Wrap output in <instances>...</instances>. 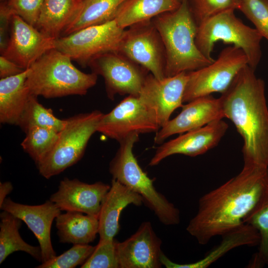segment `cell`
<instances>
[{
  "label": "cell",
  "mask_w": 268,
  "mask_h": 268,
  "mask_svg": "<svg viewBox=\"0 0 268 268\" xmlns=\"http://www.w3.org/2000/svg\"><path fill=\"white\" fill-rule=\"evenodd\" d=\"M82 3V0H44L35 27L49 37L59 38Z\"/></svg>",
  "instance_id": "obj_24"
},
{
  "label": "cell",
  "mask_w": 268,
  "mask_h": 268,
  "mask_svg": "<svg viewBox=\"0 0 268 268\" xmlns=\"http://www.w3.org/2000/svg\"><path fill=\"white\" fill-rule=\"evenodd\" d=\"M13 190L12 184L9 182L0 183V207L6 198V196Z\"/></svg>",
  "instance_id": "obj_38"
},
{
  "label": "cell",
  "mask_w": 268,
  "mask_h": 268,
  "mask_svg": "<svg viewBox=\"0 0 268 268\" xmlns=\"http://www.w3.org/2000/svg\"><path fill=\"white\" fill-rule=\"evenodd\" d=\"M72 61L56 48L44 53L28 68L25 84L29 93L46 98L85 95L98 75L80 71Z\"/></svg>",
  "instance_id": "obj_4"
},
{
  "label": "cell",
  "mask_w": 268,
  "mask_h": 268,
  "mask_svg": "<svg viewBox=\"0 0 268 268\" xmlns=\"http://www.w3.org/2000/svg\"></svg>",
  "instance_id": "obj_40"
},
{
  "label": "cell",
  "mask_w": 268,
  "mask_h": 268,
  "mask_svg": "<svg viewBox=\"0 0 268 268\" xmlns=\"http://www.w3.org/2000/svg\"><path fill=\"white\" fill-rule=\"evenodd\" d=\"M268 41V0H241L239 9Z\"/></svg>",
  "instance_id": "obj_34"
},
{
  "label": "cell",
  "mask_w": 268,
  "mask_h": 268,
  "mask_svg": "<svg viewBox=\"0 0 268 268\" xmlns=\"http://www.w3.org/2000/svg\"><path fill=\"white\" fill-rule=\"evenodd\" d=\"M139 134H133L119 142V147L109 164L113 179L139 195L143 203L152 210L159 221L166 225L178 224L180 212L154 186L155 179L150 178L143 171L133 149Z\"/></svg>",
  "instance_id": "obj_5"
},
{
  "label": "cell",
  "mask_w": 268,
  "mask_h": 268,
  "mask_svg": "<svg viewBox=\"0 0 268 268\" xmlns=\"http://www.w3.org/2000/svg\"><path fill=\"white\" fill-rule=\"evenodd\" d=\"M55 40L13 14L9 39L0 55L26 69L46 52L55 48Z\"/></svg>",
  "instance_id": "obj_14"
},
{
  "label": "cell",
  "mask_w": 268,
  "mask_h": 268,
  "mask_svg": "<svg viewBox=\"0 0 268 268\" xmlns=\"http://www.w3.org/2000/svg\"><path fill=\"white\" fill-rule=\"evenodd\" d=\"M177 0H126L117 10L114 19L126 29L134 24L152 20L156 16L176 9Z\"/></svg>",
  "instance_id": "obj_25"
},
{
  "label": "cell",
  "mask_w": 268,
  "mask_h": 268,
  "mask_svg": "<svg viewBox=\"0 0 268 268\" xmlns=\"http://www.w3.org/2000/svg\"><path fill=\"white\" fill-rule=\"evenodd\" d=\"M125 30L113 19L61 36L56 39L55 48L85 67L99 55L118 53Z\"/></svg>",
  "instance_id": "obj_9"
},
{
  "label": "cell",
  "mask_w": 268,
  "mask_h": 268,
  "mask_svg": "<svg viewBox=\"0 0 268 268\" xmlns=\"http://www.w3.org/2000/svg\"><path fill=\"white\" fill-rule=\"evenodd\" d=\"M0 208L21 219L33 232L39 243L42 263L57 256L52 244L51 230L53 220L61 210L55 203L49 200L40 205H30L6 198Z\"/></svg>",
  "instance_id": "obj_17"
},
{
  "label": "cell",
  "mask_w": 268,
  "mask_h": 268,
  "mask_svg": "<svg viewBox=\"0 0 268 268\" xmlns=\"http://www.w3.org/2000/svg\"><path fill=\"white\" fill-rule=\"evenodd\" d=\"M0 264L9 255L17 251L26 252L41 262L40 246L29 245L20 235L19 230L22 220L6 211L0 213Z\"/></svg>",
  "instance_id": "obj_27"
},
{
  "label": "cell",
  "mask_w": 268,
  "mask_h": 268,
  "mask_svg": "<svg viewBox=\"0 0 268 268\" xmlns=\"http://www.w3.org/2000/svg\"><path fill=\"white\" fill-rule=\"evenodd\" d=\"M114 239H100L98 244L81 268H119Z\"/></svg>",
  "instance_id": "obj_32"
},
{
  "label": "cell",
  "mask_w": 268,
  "mask_h": 268,
  "mask_svg": "<svg viewBox=\"0 0 268 268\" xmlns=\"http://www.w3.org/2000/svg\"><path fill=\"white\" fill-rule=\"evenodd\" d=\"M119 53L140 66L159 79L165 77V52L152 20L125 30Z\"/></svg>",
  "instance_id": "obj_10"
},
{
  "label": "cell",
  "mask_w": 268,
  "mask_h": 268,
  "mask_svg": "<svg viewBox=\"0 0 268 268\" xmlns=\"http://www.w3.org/2000/svg\"><path fill=\"white\" fill-rule=\"evenodd\" d=\"M66 119L56 117L51 109L45 108L39 103L37 97L30 94L17 126L25 133L29 129L39 127L61 131Z\"/></svg>",
  "instance_id": "obj_29"
},
{
  "label": "cell",
  "mask_w": 268,
  "mask_h": 268,
  "mask_svg": "<svg viewBox=\"0 0 268 268\" xmlns=\"http://www.w3.org/2000/svg\"><path fill=\"white\" fill-rule=\"evenodd\" d=\"M95 246L88 244H75L61 255L44 262L37 268H73L81 266L90 257Z\"/></svg>",
  "instance_id": "obj_31"
},
{
  "label": "cell",
  "mask_w": 268,
  "mask_h": 268,
  "mask_svg": "<svg viewBox=\"0 0 268 268\" xmlns=\"http://www.w3.org/2000/svg\"><path fill=\"white\" fill-rule=\"evenodd\" d=\"M28 68L0 80V122L17 126L30 93L26 86Z\"/></svg>",
  "instance_id": "obj_22"
},
{
  "label": "cell",
  "mask_w": 268,
  "mask_h": 268,
  "mask_svg": "<svg viewBox=\"0 0 268 268\" xmlns=\"http://www.w3.org/2000/svg\"><path fill=\"white\" fill-rule=\"evenodd\" d=\"M161 240L155 233L151 223L141 224L137 231L122 242H117L119 268H159Z\"/></svg>",
  "instance_id": "obj_16"
},
{
  "label": "cell",
  "mask_w": 268,
  "mask_h": 268,
  "mask_svg": "<svg viewBox=\"0 0 268 268\" xmlns=\"http://www.w3.org/2000/svg\"><path fill=\"white\" fill-rule=\"evenodd\" d=\"M188 78L187 72L161 79L150 73L147 75L138 97L153 114L160 128L175 110L183 106Z\"/></svg>",
  "instance_id": "obj_13"
},
{
  "label": "cell",
  "mask_w": 268,
  "mask_h": 268,
  "mask_svg": "<svg viewBox=\"0 0 268 268\" xmlns=\"http://www.w3.org/2000/svg\"><path fill=\"white\" fill-rule=\"evenodd\" d=\"M160 129L153 114L138 96L128 95L103 114L97 132L119 143L131 134L156 133Z\"/></svg>",
  "instance_id": "obj_11"
},
{
  "label": "cell",
  "mask_w": 268,
  "mask_h": 268,
  "mask_svg": "<svg viewBox=\"0 0 268 268\" xmlns=\"http://www.w3.org/2000/svg\"><path fill=\"white\" fill-rule=\"evenodd\" d=\"M92 72L102 76L107 95L138 96L148 71L123 55L109 52L96 57L89 64Z\"/></svg>",
  "instance_id": "obj_12"
},
{
  "label": "cell",
  "mask_w": 268,
  "mask_h": 268,
  "mask_svg": "<svg viewBox=\"0 0 268 268\" xmlns=\"http://www.w3.org/2000/svg\"><path fill=\"white\" fill-rule=\"evenodd\" d=\"M77 211H66L56 218L59 241L63 243L89 244L99 231L98 217Z\"/></svg>",
  "instance_id": "obj_23"
},
{
  "label": "cell",
  "mask_w": 268,
  "mask_h": 268,
  "mask_svg": "<svg viewBox=\"0 0 268 268\" xmlns=\"http://www.w3.org/2000/svg\"><path fill=\"white\" fill-rule=\"evenodd\" d=\"M25 133L21 145L36 164L53 149L59 135V132L39 127H32Z\"/></svg>",
  "instance_id": "obj_30"
},
{
  "label": "cell",
  "mask_w": 268,
  "mask_h": 268,
  "mask_svg": "<svg viewBox=\"0 0 268 268\" xmlns=\"http://www.w3.org/2000/svg\"><path fill=\"white\" fill-rule=\"evenodd\" d=\"M247 65H249L248 60L242 50L233 45L225 48L210 64L187 72L183 102L214 92L223 93Z\"/></svg>",
  "instance_id": "obj_8"
},
{
  "label": "cell",
  "mask_w": 268,
  "mask_h": 268,
  "mask_svg": "<svg viewBox=\"0 0 268 268\" xmlns=\"http://www.w3.org/2000/svg\"><path fill=\"white\" fill-rule=\"evenodd\" d=\"M126 0H82L80 8L66 27L64 36L86 27L114 19L122 4Z\"/></svg>",
  "instance_id": "obj_26"
},
{
  "label": "cell",
  "mask_w": 268,
  "mask_h": 268,
  "mask_svg": "<svg viewBox=\"0 0 268 268\" xmlns=\"http://www.w3.org/2000/svg\"><path fill=\"white\" fill-rule=\"evenodd\" d=\"M44 0H7L4 3L13 14L35 27Z\"/></svg>",
  "instance_id": "obj_35"
},
{
  "label": "cell",
  "mask_w": 268,
  "mask_h": 268,
  "mask_svg": "<svg viewBox=\"0 0 268 268\" xmlns=\"http://www.w3.org/2000/svg\"><path fill=\"white\" fill-rule=\"evenodd\" d=\"M177 0L178 1L180 2H181V1H182V0Z\"/></svg>",
  "instance_id": "obj_39"
},
{
  "label": "cell",
  "mask_w": 268,
  "mask_h": 268,
  "mask_svg": "<svg viewBox=\"0 0 268 268\" xmlns=\"http://www.w3.org/2000/svg\"><path fill=\"white\" fill-rule=\"evenodd\" d=\"M143 202L139 195L112 179L98 215L100 239H114L119 230V218L122 210L129 204L140 206Z\"/></svg>",
  "instance_id": "obj_20"
},
{
  "label": "cell",
  "mask_w": 268,
  "mask_h": 268,
  "mask_svg": "<svg viewBox=\"0 0 268 268\" xmlns=\"http://www.w3.org/2000/svg\"><path fill=\"white\" fill-rule=\"evenodd\" d=\"M103 114L99 110H94L66 119L55 146L36 164L40 175L49 179L80 160L89 140L97 132Z\"/></svg>",
  "instance_id": "obj_7"
},
{
  "label": "cell",
  "mask_w": 268,
  "mask_h": 268,
  "mask_svg": "<svg viewBox=\"0 0 268 268\" xmlns=\"http://www.w3.org/2000/svg\"><path fill=\"white\" fill-rule=\"evenodd\" d=\"M174 118L170 119L156 133L154 141L161 144L169 136L201 128L224 118L220 100L210 95L187 102Z\"/></svg>",
  "instance_id": "obj_18"
},
{
  "label": "cell",
  "mask_w": 268,
  "mask_h": 268,
  "mask_svg": "<svg viewBox=\"0 0 268 268\" xmlns=\"http://www.w3.org/2000/svg\"><path fill=\"white\" fill-rule=\"evenodd\" d=\"M13 14L2 3L0 8V51L1 53L5 49L10 35L11 19Z\"/></svg>",
  "instance_id": "obj_36"
},
{
  "label": "cell",
  "mask_w": 268,
  "mask_h": 268,
  "mask_svg": "<svg viewBox=\"0 0 268 268\" xmlns=\"http://www.w3.org/2000/svg\"><path fill=\"white\" fill-rule=\"evenodd\" d=\"M220 244L203 259L189 264H178L171 261L163 253L161 263L167 268H205L231 250L242 246L259 245L260 236L258 231L250 225L243 223L237 228L222 235Z\"/></svg>",
  "instance_id": "obj_21"
},
{
  "label": "cell",
  "mask_w": 268,
  "mask_h": 268,
  "mask_svg": "<svg viewBox=\"0 0 268 268\" xmlns=\"http://www.w3.org/2000/svg\"><path fill=\"white\" fill-rule=\"evenodd\" d=\"M268 189V168L244 166L241 172L202 196L187 231L201 245L240 226Z\"/></svg>",
  "instance_id": "obj_1"
},
{
  "label": "cell",
  "mask_w": 268,
  "mask_h": 268,
  "mask_svg": "<svg viewBox=\"0 0 268 268\" xmlns=\"http://www.w3.org/2000/svg\"><path fill=\"white\" fill-rule=\"evenodd\" d=\"M243 223L251 225L260 236L259 249L249 265L259 268L268 265V189L253 210L245 217Z\"/></svg>",
  "instance_id": "obj_28"
},
{
  "label": "cell",
  "mask_w": 268,
  "mask_h": 268,
  "mask_svg": "<svg viewBox=\"0 0 268 268\" xmlns=\"http://www.w3.org/2000/svg\"><path fill=\"white\" fill-rule=\"evenodd\" d=\"M111 186L102 182L88 184L65 178L50 200L61 210L77 211L98 217L101 204Z\"/></svg>",
  "instance_id": "obj_19"
},
{
  "label": "cell",
  "mask_w": 268,
  "mask_h": 268,
  "mask_svg": "<svg viewBox=\"0 0 268 268\" xmlns=\"http://www.w3.org/2000/svg\"><path fill=\"white\" fill-rule=\"evenodd\" d=\"M228 128V124L221 119L181 134L177 137L162 143L157 148L149 165H157L164 159L174 154L191 157L203 154L218 144Z\"/></svg>",
  "instance_id": "obj_15"
},
{
  "label": "cell",
  "mask_w": 268,
  "mask_h": 268,
  "mask_svg": "<svg viewBox=\"0 0 268 268\" xmlns=\"http://www.w3.org/2000/svg\"><path fill=\"white\" fill-rule=\"evenodd\" d=\"M152 22L165 49V77L195 70L212 63L196 44L198 25L188 0H182L176 9L156 16Z\"/></svg>",
  "instance_id": "obj_3"
},
{
  "label": "cell",
  "mask_w": 268,
  "mask_h": 268,
  "mask_svg": "<svg viewBox=\"0 0 268 268\" xmlns=\"http://www.w3.org/2000/svg\"><path fill=\"white\" fill-rule=\"evenodd\" d=\"M25 69L3 56L0 57V77L3 78L18 74Z\"/></svg>",
  "instance_id": "obj_37"
},
{
  "label": "cell",
  "mask_w": 268,
  "mask_h": 268,
  "mask_svg": "<svg viewBox=\"0 0 268 268\" xmlns=\"http://www.w3.org/2000/svg\"><path fill=\"white\" fill-rule=\"evenodd\" d=\"M233 9L217 13L198 26L196 44L202 55L213 62L211 53L215 43L232 44L243 51L248 65L255 69L262 57V36L256 28L245 24Z\"/></svg>",
  "instance_id": "obj_6"
},
{
  "label": "cell",
  "mask_w": 268,
  "mask_h": 268,
  "mask_svg": "<svg viewBox=\"0 0 268 268\" xmlns=\"http://www.w3.org/2000/svg\"><path fill=\"white\" fill-rule=\"evenodd\" d=\"M247 65L219 97L224 118L243 138L244 166L268 168V108L264 80Z\"/></svg>",
  "instance_id": "obj_2"
},
{
  "label": "cell",
  "mask_w": 268,
  "mask_h": 268,
  "mask_svg": "<svg viewBox=\"0 0 268 268\" xmlns=\"http://www.w3.org/2000/svg\"><path fill=\"white\" fill-rule=\"evenodd\" d=\"M191 11L198 26L209 17L229 9H239L241 0H192Z\"/></svg>",
  "instance_id": "obj_33"
}]
</instances>
